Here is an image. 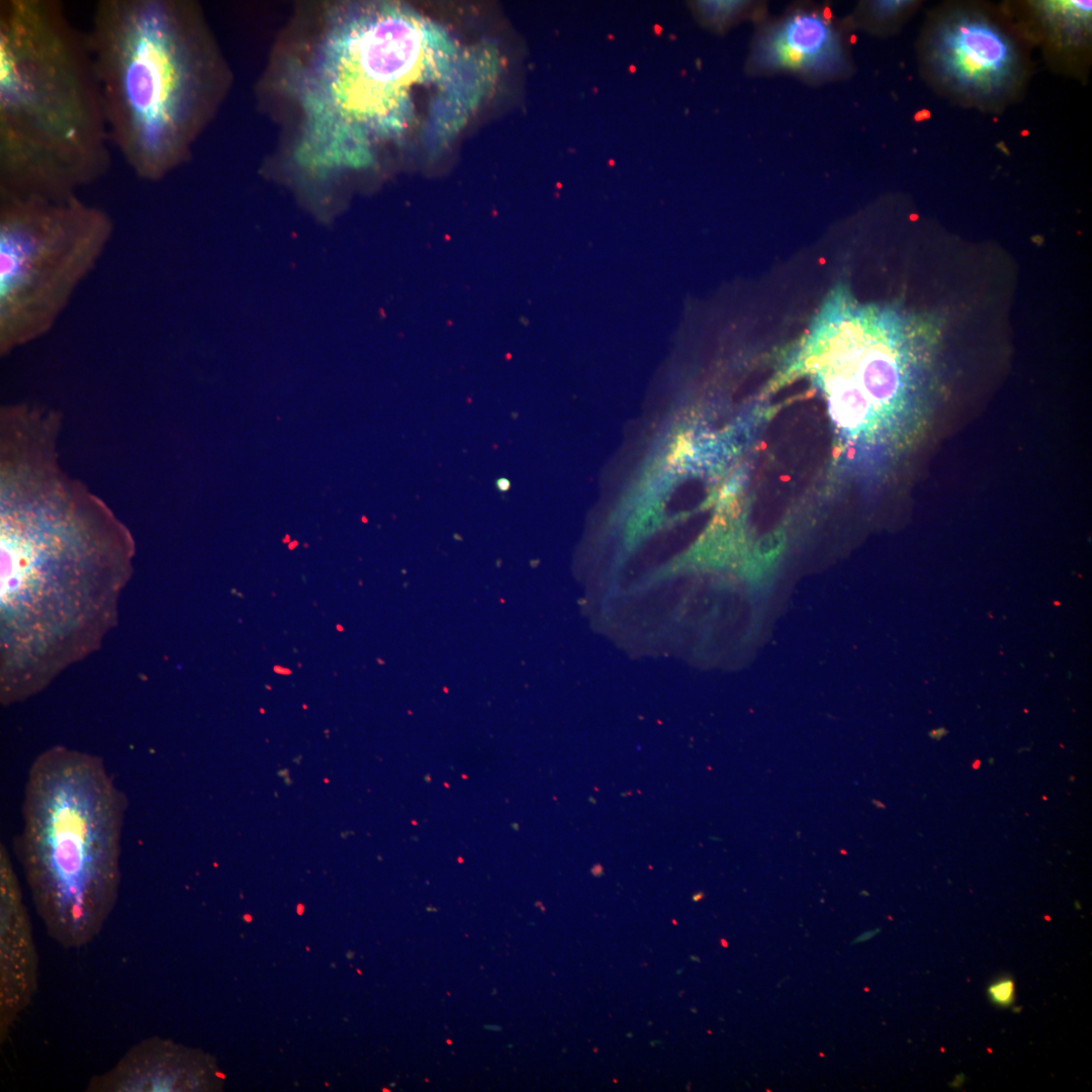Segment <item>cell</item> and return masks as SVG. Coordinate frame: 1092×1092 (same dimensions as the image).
Returning a JSON list of instances; mask_svg holds the SVG:
<instances>
[{
  "mask_svg": "<svg viewBox=\"0 0 1092 1092\" xmlns=\"http://www.w3.org/2000/svg\"><path fill=\"white\" fill-rule=\"evenodd\" d=\"M478 88L474 49L431 20L391 4L348 12L308 77L300 160L317 170L359 166L387 141L417 130L433 139L430 128L446 141L475 108Z\"/></svg>",
  "mask_w": 1092,
  "mask_h": 1092,
  "instance_id": "cell-1",
  "label": "cell"
},
{
  "mask_svg": "<svg viewBox=\"0 0 1092 1092\" xmlns=\"http://www.w3.org/2000/svg\"><path fill=\"white\" fill-rule=\"evenodd\" d=\"M88 33L58 0L0 1V199L64 200L111 166Z\"/></svg>",
  "mask_w": 1092,
  "mask_h": 1092,
  "instance_id": "cell-2",
  "label": "cell"
},
{
  "mask_svg": "<svg viewBox=\"0 0 1092 1092\" xmlns=\"http://www.w3.org/2000/svg\"><path fill=\"white\" fill-rule=\"evenodd\" d=\"M126 806L95 755L55 747L28 769L15 855L47 932L63 946L91 942L115 907Z\"/></svg>",
  "mask_w": 1092,
  "mask_h": 1092,
  "instance_id": "cell-3",
  "label": "cell"
},
{
  "mask_svg": "<svg viewBox=\"0 0 1092 1092\" xmlns=\"http://www.w3.org/2000/svg\"><path fill=\"white\" fill-rule=\"evenodd\" d=\"M191 12L174 0H100L87 31L110 141L146 181L181 161L208 105L213 63Z\"/></svg>",
  "mask_w": 1092,
  "mask_h": 1092,
  "instance_id": "cell-4",
  "label": "cell"
},
{
  "mask_svg": "<svg viewBox=\"0 0 1092 1092\" xmlns=\"http://www.w3.org/2000/svg\"><path fill=\"white\" fill-rule=\"evenodd\" d=\"M111 216L77 195L0 199V352L49 333L113 234Z\"/></svg>",
  "mask_w": 1092,
  "mask_h": 1092,
  "instance_id": "cell-5",
  "label": "cell"
},
{
  "mask_svg": "<svg viewBox=\"0 0 1092 1092\" xmlns=\"http://www.w3.org/2000/svg\"><path fill=\"white\" fill-rule=\"evenodd\" d=\"M901 328L892 313L858 305L843 291L821 308L805 342L806 360L842 425H858L898 393Z\"/></svg>",
  "mask_w": 1092,
  "mask_h": 1092,
  "instance_id": "cell-6",
  "label": "cell"
},
{
  "mask_svg": "<svg viewBox=\"0 0 1092 1092\" xmlns=\"http://www.w3.org/2000/svg\"><path fill=\"white\" fill-rule=\"evenodd\" d=\"M932 53L943 77L974 93L998 91L1015 69V52L1007 36L991 22L969 15L940 26Z\"/></svg>",
  "mask_w": 1092,
  "mask_h": 1092,
  "instance_id": "cell-7",
  "label": "cell"
},
{
  "mask_svg": "<svg viewBox=\"0 0 1092 1092\" xmlns=\"http://www.w3.org/2000/svg\"><path fill=\"white\" fill-rule=\"evenodd\" d=\"M38 960L22 891L0 845V1039L5 1040L37 990Z\"/></svg>",
  "mask_w": 1092,
  "mask_h": 1092,
  "instance_id": "cell-8",
  "label": "cell"
},
{
  "mask_svg": "<svg viewBox=\"0 0 1092 1092\" xmlns=\"http://www.w3.org/2000/svg\"><path fill=\"white\" fill-rule=\"evenodd\" d=\"M189 1058L173 1042L146 1038L132 1046L109 1071L91 1080L101 1092H169L200 1088L203 1069H190Z\"/></svg>",
  "mask_w": 1092,
  "mask_h": 1092,
  "instance_id": "cell-9",
  "label": "cell"
},
{
  "mask_svg": "<svg viewBox=\"0 0 1092 1092\" xmlns=\"http://www.w3.org/2000/svg\"><path fill=\"white\" fill-rule=\"evenodd\" d=\"M756 56L763 67L810 74L832 72L842 63L831 24L808 12L796 13L771 28L761 38Z\"/></svg>",
  "mask_w": 1092,
  "mask_h": 1092,
  "instance_id": "cell-10",
  "label": "cell"
},
{
  "mask_svg": "<svg viewBox=\"0 0 1092 1092\" xmlns=\"http://www.w3.org/2000/svg\"><path fill=\"white\" fill-rule=\"evenodd\" d=\"M1042 8L1050 19L1072 29L1087 26L1091 17V1H1048Z\"/></svg>",
  "mask_w": 1092,
  "mask_h": 1092,
  "instance_id": "cell-11",
  "label": "cell"
},
{
  "mask_svg": "<svg viewBox=\"0 0 1092 1092\" xmlns=\"http://www.w3.org/2000/svg\"><path fill=\"white\" fill-rule=\"evenodd\" d=\"M1014 983L1010 979H1003L992 984L988 994L992 1002L1000 1006H1008L1014 1000Z\"/></svg>",
  "mask_w": 1092,
  "mask_h": 1092,
  "instance_id": "cell-12",
  "label": "cell"
},
{
  "mask_svg": "<svg viewBox=\"0 0 1092 1092\" xmlns=\"http://www.w3.org/2000/svg\"><path fill=\"white\" fill-rule=\"evenodd\" d=\"M743 5L739 1H708L702 5L705 12L716 18L730 16Z\"/></svg>",
  "mask_w": 1092,
  "mask_h": 1092,
  "instance_id": "cell-13",
  "label": "cell"
},
{
  "mask_svg": "<svg viewBox=\"0 0 1092 1092\" xmlns=\"http://www.w3.org/2000/svg\"><path fill=\"white\" fill-rule=\"evenodd\" d=\"M908 3V1L901 0H884L875 2L874 7L875 11L880 15L891 16L902 10Z\"/></svg>",
  "mask_w": 1092,
  "mask_h": 1092,
  "instance_id": "cell-14",
  "label": "cell"
},
{
  "mask_svg": "<svg viewBox=\"0 0 1092 1092\" xmlns=\"http://www.w3.org/2000/svg\"><path fill=\"white\" fill-rule=\"evenodd\" d=\"M496 486L500 491H506L510 488V482L506 478L500 477L496 481Z\"/></svg>",
  "mask_w": 1092,
  "mask_h": 1092,
  "instance_id": "cell-15",
  "label": "cell"
}]
</instances>
